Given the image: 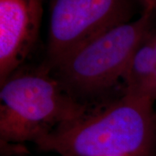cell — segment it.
<instances>
[{
  "mask_svg": "<svg viewBox=\"0 0 156 156\" xmlns=\"http://www.w3.org/2000/svg\"><path fill=\"white\" fill-rule=\"evenodd\" d=\"M151 39H152V43L154 44V50H155L156 53V32H153L152 36H151ZM147 96L153 102H154L156 101V72L153 78V80H152V82H151L150 86L148 88Z\"/></svg>",
  "mask_w": 156,
  "mask_h": 156,
  "instance_id": "cell-7",
  "label": "cell"
},
{
  "mask_svg": "<svg viewBox=\"0 0 156 156\" xmlns=\"http://www.w3.org/2000/svg\"><path fill=\"white\" fill-rule=\"evenodd\" d=\"M50 70L46 65L17 69L0 84L1 146L35 143L88 113L86 104L73 97Z\"/></svg>",
  "mask_w": 156,
  "mask_h": 156,
  "instance_id": "cell-2",
  "label": "cell"
},
{
  "mask_svg": "<svg viewBox=\"0 0 156 156\" xmlns=\"http://www.w3.org/2000/svg\"><path fill=\"white\" fill-rule=\"evenodd\" d=\"M144 7V11H149L152 12L156 11V0H140Z\"/></svg>",
  "mask_w": 156,
  "mask_h": 156,
  "instance_id": "cell-8",
  "label": "cell"
},
{
  "mask_svg": "<svg viewBox=\"0 0 156 156\" xmlns=\"http://www.w3.org/2000/svg\"><path fill=\"white\" fill-rule=\"evenodd\" d=\"M134 8V0H52L45 65L53 70L91 40L130 22Z\"/></svg>",
  "mask_w": 156,
  "mask_h": 156,
  "instance_id": "cell-4",
  "label": "cell"
},
{
  "mask_svg": "<svg viewBox=\"0 0 156 156\" xmlns=\"http://www.w3.org/2000/svg\"><path fill=\"white\" fill-rule=\"evenodd\" d=\"M41 17L42 0H0V84L31 52Z\"/></svg>",
  "mask_w": 156,
  "mask_h": 156,
  "instance_id": "cell-5",
  "label": "cell"
},
{
  "mask_svg": "<svg viewBox=\"0 0 156 156\" xmlns=\"http://www.w3.org/2000/svg\"><path fill=\"white\" fill-rule=\"evenodd\" d=\"M154 12L143 11L125 23L91 40L53 70L68 92L79 97L101 94L122 79L130 58L152 31Z\"/></svg>",
  "mask_w": 156,
  "mask_h": 156,
  "instance_id": "cell-3",
  "label": "cell"
},
{
  "mask_svg": "<svg viewBox=\"0 0 156 156\" xmlns=\"http://www.w3.org/2000/svg\"><path fill=\"white\" fill-rule=\"evenodd\" d=\"M152 34L135 50L123 73L122 80L125 95L147 98V90L156 72V53Z\"/></svg>",
  "mask_w": 156,
  "mask_h": 156,
  "instance_id": "cell-6",
  "label": "cell"
},
{
  "mask_svg": "<svg viewBox=\"0 0 156 156\" xmlns=\"http://www.w3.org/2000/svg\"><path fill=\"white\" fill-rule=\"evenodd\" d=\"M147 98L123 94L98 111L35 142L60 156H156V112Z\"/></svg>",
  "mask_w": 156,
  "mask_h": 156,
  "instance_id": "cell-1",
  "label": "cell"
}]
</instances>
